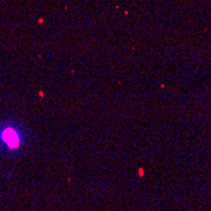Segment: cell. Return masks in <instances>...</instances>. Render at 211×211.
<instances>
[{"mask_svg": "<svg viewBox=\"0 0 211 211\" xmlns=\"http://www.w3.org/2000/svg\"><path fill=\"white\" fill-rule=\"evenodd\" d=\"M30 143V130L16 115L0 116V157L19 158Z\"/></svg>", "mask_w": 211, "mask_h": 211, "instance_id": "obj_1", "label": "cell"}]
</instances>
